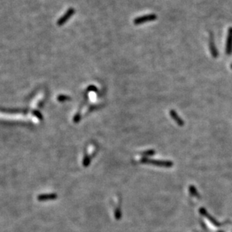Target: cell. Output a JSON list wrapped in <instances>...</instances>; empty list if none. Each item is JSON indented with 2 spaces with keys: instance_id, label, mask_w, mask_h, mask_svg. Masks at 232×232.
<instances>
[{
  "instance_id": "obj_1",
  "label": "cell",
  "mask_w": 232,
  "mask_h": 232,
  "mask_svg": "<svg viewBox=\"0 0 232 232\" xmlns=\"http://www.w3.org/2000/svg\"><path fill=\"white\" fill-rule=\"evenodd\" d=\"M154 19H156V16L154 14H149V15L137 17V19L134 20V23L135 24H140V23H143L148 22V21H154Z\"/></svg>"
},
{
  "instance_id": "obj_2",
  "label": "cell",
  "mask_w": 232,
  "mask_h": 232,
  "mask_svg": "<svg viewBox=\"0 0 232 232\" xmlns=\"http://www.w3.org/2000/svg\"><path fill=\"white\" fill-rule=\"evenodd\" d=\"M74 12H75V10L73 9H69V10L66 11V14H65L63 16H62V17L60 18L59 21H58V22H57V24L59 25V26H61V25L64 24L65 23H66V21H67L68 20H69V18L72 17V15L74 14Z\"/></svg>"
}]
</instances>
